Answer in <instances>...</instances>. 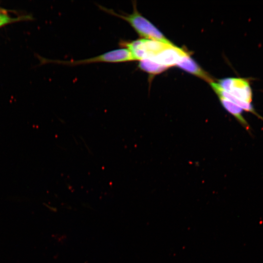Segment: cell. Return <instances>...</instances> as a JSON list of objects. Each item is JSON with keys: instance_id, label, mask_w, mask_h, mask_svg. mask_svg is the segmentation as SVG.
I'll return each mask as SVG.
<instances>
[{"instance_id": "ba28073f", "label": "cell", "mask_w": 263, "mask_h": 263, "mask_svg": "<svg viewBox=\"0 0 263 263\" xmlns=\"http://www.w3.org/2000/svg\"><path fill=\"white\" fill-rule=\"evenodd\" d=\"M138 67L140 70L152 75L160 74L168 68L149 59L139 60Z\"/></svg>"}, {"instance_id": "277c9868", "label": "cell", "mask_w": 263, "mask_h": 263, "mask_svg": "<svg viewBox=\"0 0 263 263\" xmlns=\"http://www.w3.org/2000/svg\"><path fill=\"white\" fill-rule=\"evenodd\" d=\"M188 54L174 44L170 45L149 59L169 67L176 65Z\"/></svg>"}, {"instance_id": "8992f818", "label": "cell", "mask_w": 263, "mask_h": 263, "mask_svg": "<svg viewBox=\"0 0 263 263\" xmlns=\"http://www.w3.org/2000/svg\"><path fill=\"white\" fill-rule=\"evenodd\" d=\"M209 84L212 89L218 95V96H221L227 99L228 100H230L232 102L239 106L243 110L250 112L251 113L254 114L255 115L257 116V117L263 120V118L261 117V116L256 113L251 103H247L239 100L228 93L224 91L220 87L218 83H216L214 81L211 82Z\"/></svg>"}, {"instance_id": "6da1fadb", "label": "cell", "mask_w": 263, "mask_h": 263, "mask_svg": "<svg viewBox=\"0 0 263 263\" xmlns=\"http://www.w3.org/2000/svg\"><path fill=\"white\" fill-rule=\"evenodd\" d=\"M102 11L127 22L142 38L155 40L167 43H172L148 19L138 11L136 4L133 2V11L131 14H119L114 10L98 5Z\"/></svg>"}, {"instance_id": "52a82bcc", "label": "cell", "mask_w": 263, "mask_h": 263, "mask_svg": "<svg viewBox=\"0 0 263 263\" xmlns=\"http://www.w3.org/2000/svg\"><path fill=\"white\" fill-rule=\"evenodd\" d=\"M218 97L224 108L232 115L246 130L249 131V125L243 115V110L227 99L221 96H218Z\"/></svg>"}, {"instance_id": "5b68a950", "label": "cell", "mask_w": 263, "mask_h": 263, "mask_svg": "<svg viewBox=\"0 0 263 263\" xmlns=\"http://www.w3.org/2000/svg\"><path fill=\"white\" fill-rule=\"evenodd\" d=\"M176 66L209 83L213 81L211 76L200 67L189 55L184 56Z\"/></svg>"}, {"instance_id": "3957f363", "label": "cell", "mask_w": 263, "mask_h": 263, "mask_svg": "<svg viewBox=\"0 0 263 263\" xmlns=\"http://www.w3.org/2000/svg\"><path fill=\"white\" fill-rule=\"evenodd\" d=\"M218 84L225 91L239 100L251 103L252 91L249 82L245 78L228 77L221 79Z\"/></svg>"}, {"instance_id": "9c48e42d", "label": "cell", "mask_w": 263, "mask_h": 263, "mask_svg": "<svg viewBox=\"0 0 263 263\" xmlns=\"http://www.w3.org/2000/svg\"><path fill=\"white\" fill-rule=\"evenodd\" d=\"M29 16H20L19 17H12L8 12L0 7V28L9 24L19 22L23 20L30 19Z\"/></svg>"}, {"instance_id": "7a4b0ae2", "label": "cell", "mask_w": 263, "mask_h": 263, "mask_svg": "<svg viewBox=\"0 0 263 263\" xmlns=\"http://www.w3.org/2000/svg\"><path fill=\"white\" fill-rule=\"evenodd\" d=\"M130 51L126 48L112 50L94 57L80 60H45L48 62L58 64L75 66L94 63H122L134 61Z\"/></svg>"}]
</instances>
